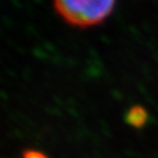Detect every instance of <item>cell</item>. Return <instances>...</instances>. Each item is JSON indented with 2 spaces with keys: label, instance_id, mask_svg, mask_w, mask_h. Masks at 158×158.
Returning <instances> with one entry per match:
<instances>
[{
  "label": "cell",
  "instance_id": "7a4b0ae2",
  "mask_svg": "<svg viewBox=\"0 0 158 158\" xmlns=\"http://www.w3.org/2000/svg\"><path fill=\"white\" fill-rule=\"evenodd\" d=\"M148 120L147 111L143 106H132L126 113V122L136 128L143 127Z\"/></svg>",
  "mask_w": 158,
  "mask_h": 158
},
{
  "label": "cell",
  "instance_id": "3957f363",
  "mask_svg": "<svg viewBox=\"0 0 158 158\" xmlns=\"http://www.w3.org/2000/svg\"><path fill=\"white\" fill-rule=\"evenodd\" d=\"M22 158H48L44 153L35 149H27L22 154Z\"/></svg>",
  "mask_w": 158,
  "mask_h": 158
},
{
  "label": "cell",
  "instance_id": "6da1fadb",
  "mask_svg": "<svg viewBox=\"0 0 158 158\" xmlns=\"http://www.w3.org/2000/svg\"><path fill=\"white\" fill-rule=\"evenodd\" d=\"M116 0H53L55 10L67 23L79 27L100 24L111 15Z\"/></svg>",
  "mask_w": 158,
  "mask_h": 158
}]
</instances>
